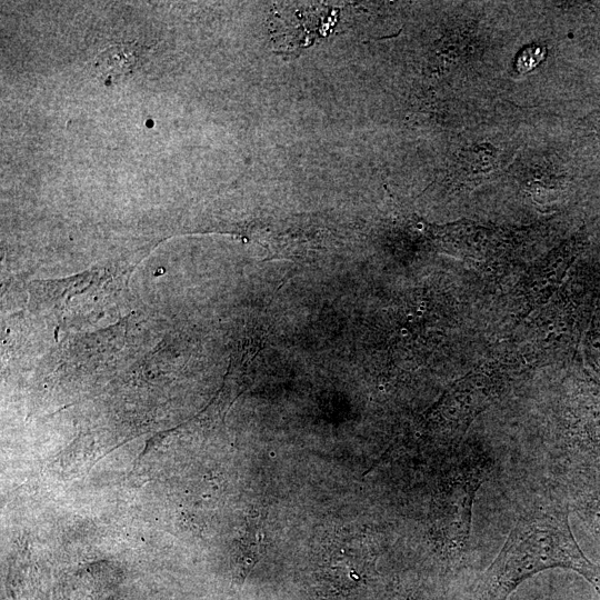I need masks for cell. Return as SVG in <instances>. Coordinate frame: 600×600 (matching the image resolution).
I'll list each match as a JSON object with an SVG mask.
<instances>
[{"label": "cell", "mask_w": 600, "mask_h": 600, "mask_svg": "<svg viewBox=\"0 0 600 600\" xmlns=\"http://www.w3.org/2000/svg\"><path fill=\"white\" fill-rule=\"evenodd\" d=\"M551 568L571 569L600 593V570L578 546L564 506L551 501L527 510L512 527L477 588L478 600H506L527 578Z\"/></svg>", "instance_id": "6da1fadb"}, {"label": "cell", "mask_w": 600, "mask_h": 600, "mask_svg": "<svg viewBox=\"0 0 600 600\" xmlns=\"http://www.w3.org/2000/svg\"><path fill=\"white\" fill-rule=\"evenodd\" d=\"M493 460L476 448L459 451L448 463L432 504L431 530L438 551L449 562L467 551L477 491L488 479Z\"/></svg>", "instance_id": "7a4b0ae2"}, {"label": "cell", "mask_w": 600, "mask_h": 600, "mask_svg": "<svg viewBox=\"0 0 600 600\" xmlns=\"http://www.w3.org/2000/svg\"><path fill=\"white\" fill-rule=\"evenodd\" d=\"M527 369V363L518 361L481 363L444 392L427 416V432L444 446L457 443L471 422L494 403Z\"/></svg>", "instance_id": "3957f363"}, {"label": "cell", "mask_w": 600, "mask_h": 600, "mask_svg": "<svg viewBox=\"0 0 600 600\" xmlns=\"http://www.w3.org/2000/svg\"><path fill=\"white\" fill-rule=\"evenodd\" d=\"M561 429L571 454L580 461H600V386L583 382L568 394Z\"/></svg>", "instance_id": "277c9868"}, {"label": "cell", "mask_w": 600, "mask_h": 600, "mask_svg": "<svg viewBox=\"0 0 600 600\" xmlns=\"http://www.w3.org/2000/svg\"><path fill=\"white\" fill-rule=\"evenodd\" d=\"M373 551L364 534L338 532L322 549L319 576L333 590L350 589L373 568Z\"/></svg>", "instance_id": "5b68a950"}, {"label": "cell", "mask_w": 600, "mask_h": 600, "mask_svg": "<svg viewBox=\"0 0 600 600\" xmlns=\"http://www.w3.org/2000/svg\"><path fill=\"white\" fill-rule=\"evenodd\" d=\"M566 267L563 258H548L527 272L516 291L521 314L526 316L548 301L559 287Z\"/></svg>", "instance_id": "8992f818"}, {"label": "cell", "mask_w": 600, "mask_h": 600, "mask_svg": "<svg viewBox=\"0 0 600 600\" xmlns=\"http://www.w3.org/2000/svg\"><path fill=\"white\" fill-rule=\"evenodd\" d=\"M573 510L600 540V461L584 462L572 477Z\"/></svg>", "instance_id": "52a82bcc"}, {"label": "cell", "mask_w": 600, "mask_h": 600, "mask_svg": "<svg viewBox=\"0 0 600 600\" xmlns=\"http://www.w3.org/2000/svg\"><path fill=\"white\" fill-rule=\"evenodd\" d=\"M136 60V54L129 46L114 44L97 57L94 66L103 78H113L128 73Z\"/></svg>", "instance_id": "ba28073f"}]
</instances>
